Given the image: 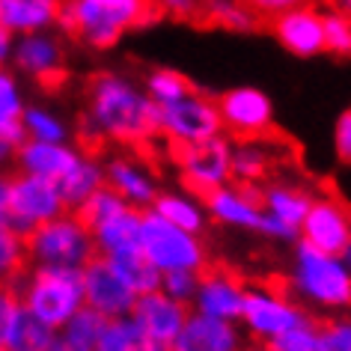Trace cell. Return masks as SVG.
I'll return each mask as SVG.
<instances>
[{"instance_id":"obj_47","label":"cell","mask_w":351,"mask_h":351,"mask_svg":"<svg viewBox=\"0 0 351 351\" xmlns=\"http://www.w3.org/2000/svg\"><path fill=\"white\" fill-rule=\"evenodd\" d=\"M12 48H15V33H10L0 24V69L12 63Z\"/></svg>"},{"instance_id":"obj_22","label":"cell","mask_w":351,"mask_h":351,"mask_svg":"<svg viewBox=\"0 0 351 351\" xmlns=\"http://www.w3.org/2000/svg\"><path fill=\"white\" fill-rule=\"evenodd\" d=\"M63 0H0V24L10 33H36L60 24Z\"/></svg>"},{"instance_id":"obj_3","label":"cell","mask_w":351,"mask_h":351,"mask_svg":"<svg viewBox=\"0 0 351 351\" xmlns=\"http://www.w3.org/2000/svg\"><path fill=\"white\" fill-rule=\"evenodd\" d=\"M19 292V301L27 313L60 330L84 306V286L77 268H48L30 265L24 274L10 283Z\"/></svg>"},{"instance_id":"obj_40","label":"cell","mask_w":351,"mask_h":351,"mask_svg":"<svg viewBox=\"0 0 351 351\" xmlns=\"http://www.w3.org/2000/svg\"><path fill=\"white\" fill-rule=\"evenodd\" d=\"M319 342L322 351H351V319L337 315L330 322L319 324Z\"/></svg>"},{"instance_id":"obj_45","label":"cell","mask_w":351,"mask_h":351,"mask_svg":"<svg viewBox=\"0 0 351 351\" xmlns=\"http://www.w3.org/2000/svg\"><path fill=\"white\" fill-rule=\"evenodd\" d=\"M10 179L0 170V226H10Z\"/></svg>"},{"instance_id":"obj_46","label":"cell","mask_w":351,"mask_h":351,"mask_svg":"<svg viewBox=\"0 0 351 351\" xmlns=\"http://www.w3.org/2000/svg\"><path fill=\"white\" fill-rule=\"evenodd\" d=\"M48 351H95V348L84 346V342H77V339H72V337H66L63 330H57V337H54V342L48 346Z\"/></svg>"},{"instance_id":"obj_31","label":"cell","mask_w":351,"mask_h":351,"mask_svg":"<svg viewBox=\"0 0 351 351\" xmlns=\"http://www.w3.org/2000/svg\"><path fill=\"white\" fill-rule=\"evenodd\" d=\"M54 337H57V330L51 328V324H45L42 319H36V315L21 306L10 333H6L3 351H48Z\"/></svg>"},{"instance_id":"obj_11","label":"cell","mask_w":351,"mask_h":351,"mask_svg":"<svg viewBox=\"0 0 351 351\" xmlns=\"http://www.w3.org/2000/svg\"><path fill=\"white\" fill-rule=\"evenodd\" d=\"M223 131L235 137H268L274 128V108L271 99L256 86H235L217 99Z\"/></svg>"},{"instance_id":"obj_52","label":"cell","mask_w":351,"mask_h":351,"mask_svg":"<svg viewBox=\"0 0 351 351\" xmlns=\"http://www.w3.org/2000/svg\"><path fill=\"white\" fill-rule=\"evenodd\" d=\"M247 3H250V0H247Z\"/></svg>"},{"instance_id":"obj_34","label":"cell","mask_w":351,"mask_h":351,"mask_svg":"<svg viewBox=\"0 0 351 351\" xmlns=\"http://www.w3.org/2000/svg\"><path fill=\"white\" fill-rule=\"evenodd\" d=\"M203 10L215 24L230 30H250L256 24V10L247 0H206Z\"/></svg>"},{"instance_id":"obj_7","label":"cell","mask_w":351,"mask_h":351,"mask_svg":"<svg viewBox=\"0 0 351 351\" xmlns=\"http://www.w3.org/2000/svg\"><path fill=\"white\" fill-rule=\"evenodd\" d=\"M170 158L179 167L182 182L197 197H206L208 191L226 185L232 179V140L215 134L199 143L170 146Z\"/></svg>"},{"instance_id":"obj_39","label":"cell","mask_w":351,"mask_h":351,"mask_svg":"<svg viewBox=\"0 0 351 351\" xmlns=\"http://www.w3.org/2000/svg\"><path fill=\"white\" fill-rule=\"evenodd\" d=\"M197 283H199V271H164L161 274V292H167L170 298L182 304H194V295H197Z\"/></svg>"},{"instance_id":"obj_28","label":"cell","mask_w":351,"mask_h":351,"mask_svg":"<svg viewBox=\"0 0 351 351\" xmlns=\"http://www.w3.org/2000/svg\"><path fill=\"white\" fill-rule=\"evenodd\" d=\"M24 99L19 90V77H15L10 69H0V134L6 140H12L15 146H21L27 140V131H24Z\"/></svg>"},{"instance_id":"obj_42","label":"cell","mask_w":351,"mask_h":351,"mask_svg":"<svg viewBox=\"0 0 351 351\" xmlns=\"http://www.w3.org/2000/svg\"><path fill=\"white\" fill-rule=\"evenodd\" d=\"M333 149H337L342 164H351V108L346 113H339V119H337V128H333Z\"/></svg>"},{"instance_id":"obj_35","label":"cell","mask_w":351,"mask_h":351,"mask_svg":"<svg viewBox=\"0 0 351 351\" xmlns=\"http://www.w3.org/2000/svg\"><path fill=\"white\" fill-rule=\"evenodd\" d=\"M24 131L27 140H48V143H66L69 125L48 108H24Z\"/></svg>"},{"instance_id":"obj_23","label":"cell","mask_w":351,"mask_h":351,"mask_svg":"<svg viewBox=\"0 0 351 351\" xmlns=\"http://www.w3.org/2000/svg\"><path fill=\"white\" fill-rule=\"evenodd\" d=\"M277 164L280 158L265 137H241L239 143H232V179L244 185H259L274 173Z\"/></svg>"},{"instance_id":"obj_18","label":"cell","mask_w":351,"mask_h":351,"mask_svg":"<svg viewBox=\"0 0 351 351\" xmlns=\"http://www.w3.org/2000/svg\"><path fill=\"white\" fill-rule=\"evenodd\" d=\"M244 337L232 322L206 313H188L182 330L176 333L170 351H241Z\"/></svg>"},{"instance_id":"obj_27","label":"cell","mask_w":351,"mask_h":351,"mask_svg":"<svg viewBox=\"0 0 351 351\" xmlns=\"http://www.w3.org/2000/svg\"><path fill=\"white\" fill-rule=\"evenodd\" d=\"M95 351H170V346L146 337L131 315H122V319H108Z\"/></svg>"},{"instance_id":"obj_29","label":"cell","mask_w":351,"mask_h":351,"mask_svg":"<svg viewBox=\"0 0 351 351\" xmlns=\"http://www.w3.org/2000/svg\"><path fill=\"white\" fill-rule=\"evenodd\" d=\"M110 262V268L125 280V283L134 289V295H143V292H152V289L161 286V271H158L152 262L146 259V253L140 247H131V250H122V253H110L104 256Z\"/></svg>"},{"instance_id":"obj_26","label":"cell","mask_w":351,"mask_h":351,"mask_svg":"<svg viewBox=\"0 0 351 351\" xmlns=\"http://www.w3.org/2000/svg\"><path fill=\"white\" fill-rule=\"evenodd\" d=\"M104 185V167L95 161L93 152H84L75 161V167L66 176L57 179V191L63 197L66 208H75L77 203H84L93 191H99Z\"/></svg>"},{"instance_id":"obj_20","label":"cell","mask_w":351,"mask_h":351,"mask_svg":"<svg viewBox=\"0 0 351 351\" xmlns=\"http://www.w3.org/2000/svg\"><path fill=\"white\" fill-rule=\"evenodd\" d=\"M104 185L113 188L117 194L134 208H146L155 203L158 197V185L152 170L131 155H113L104 164Z\"/></svg>"},{"instance_id":"obj_8","label":"cell","mask_w":351,"mask_h":351,"mask_svg":"<svg viewBox=\"0 0 351 351\" xmlns=\"http://www.w3.org/2000/svg\"><path fill=\"white\" fill-rule=\"evenodd\" d=\"M215 134H223L217 101L199 95L197 90L170 104H158V137H164L167 146L199 143Z\"/></svg>"},{"instance_id":"obj_15","label":"cell","mask_w":351,"mask_h":351,"mask_svg":"<svg viewBox=\"0 0 351 351\" xmlns=\"http://www.w3.org/2000/svg\"><path fill=\"white\" fill-rule=\"evenodd\" d=\"M298 232H301L304 244H310L315 250L342 253L351 241V212L339 199H313Z\"/></svg>"},{"instance_id":"obj_10","label":"cell","mask_w":351,"mask_h":351,"mask_svg":"<svg viewBox=\"0 0 351 351\" xmlns=\"http://www.w3.org/2000/svg\"><path fill=\"white\" fill-rule=\"evenodd\" d=\"M66 203L57 191V182L36 173H15L10 179V226L21 235L33 226L63 215Z\"/></svg>"},{"instance_id":"obj_51","label":"cell","mask_w":351,"mask_h":351,"mask_svg":"<svg viewBox=\"0 0 351 351\" xmlns=\"http://www.w3.org/2000/svg\"><path fill=\"white\" fill-rule=\"evenodd\" d=\"M337 3H339L342 10H346V12H351V0H337Z\"/></svg>"},{"instance_id":"obj_32","label":"cell","mask_w":351,"mask_h":351,"mask_svg":"<svg viewBox=\"0 0 351 351\" xmlns=\"http://www.w3.org/2000/svg\"><path fill=\"white\" fill-rule=\"evenodd\" d=\"M30 268L24 235L12 226H0V283H15Z\"/></svg>"},{"instance_id":"obj_38","label":"cell","mask_w":351,"mask_h":351,"mask_svg":"<svg viewBox=\"0 0 351 351\" xmlns=\"http://www.w3.org/2000/svg\"><path fill=\"white\" fill-rule=\"evenodd\" d=\"M324 21V51L333 54H351V12L333 10L322 15Z\"/></svg>"},{"instance_id":"obj_36","label":"cell","mask_w":351,"mask_h":351,"mask_svg":"<svg viewBox=\"0 0 351 351\" xmlns=\"http://www.w3.org/2000/svg\"><path fill=\"white\" fill-rule=\"evenodd\" d=\"M143 90L155 104H170L176 99H182V95H188L191 90H194V84H191L182 72H173V69H155V72L146 77Z\"/></svg>"},{"instance_id":"obj_17","label":"cell","mask_w":351,"mask_h":351,"mask_svg":"<svg viewBox=\"0 0 351 351\" xmlns=\"http://www.w3.org/2000/svg\"><path fill=\"white\" fill-rule=\"evenodd\" d=\"M206 212L223 226H239V230H253L259 232L262 223V203H259V191L256 185H221L215 191H208L203 197Z\"/></svg>"},{"instance_id":"obj_33","label":"cell","mask_w":351,"mask_h":351,"mask_svg":"<svg viewBox=\"0 0 351 351\" xmlns=\"http://www.w3.org/2000/svg\"><path fill=\"white\" fill-rule=\"evenodd\" d=\"M125 208H131V206L117 194V191L108 188V185H101L99 191H93V194L84 199V203H77L72 212L81 217V221L90 226V232H93L99 223H104L108 217L119 215V212H125Z\"/></svg>"},{"instance_id":"obj_49","label":"cell","mask_w":351,"mask_h":351,"mask_svg":"<svg viewBox=\"0 0 351 351\" xmlns=\"http://www.w3.org/2000/svg\"><path fill=\"white\" fill-rule=\"evenodd\" d=\"M339 256H342V262H346V268L351 271V241L346 244V250H342V253H339Z\"/></svg>"},{"instance_id":"obj_41","label":"cell","mask_w":351,"mask_h":351,"mask_svg":"<svg viewBox=\"0 0 351 351\" xmlns=\"http://www.w3.org/2000/svg\"><path fill=\"white\" fill-rule=\"evenodd\" d=\"M21 310V301H19V292L10 286V283H0V351H3V342H6V333H10L15 315Z\"/></svg>"},{"instance_id":"obj_50","label":"cell","mask_w":351,"mask_h":351,"mask_svg":"<svg viewBox=\"0 0 351 351\" xmlns=\"http://www.w3.org/2000/svg\"><path fill=\"white\" fill-rule=\"evenodd\" d=\"M241 351H271L268 346H262V342H259V346H250V348H241Z\"/></svg>"},{"instance_id":"obj_14","label":"cell","mask_w":351,"mask_h":351,"mask_svg":"<svg viewBox=\"0 0 351 351\" xmlns=\"http://www.w3.org/2000/svg\"><path fill=\"white\" fill-rule=\"evenodd\" d=\"M66 63V51L51 30H36V33H21L15 36L12 48V66L21 75L33 77L39 84H51L63 75Z\"/></svg>"},{"instance_id":"obj_48","label":"cell","mask_w":351,"mask_h":351,"mask_svg":"<svg viewBox=\"0 0 351 351\" xmlns=\"http://www.w3.org/2000/svg\"><path fill=\"white\" fill-rule=\"evenodd\" d=\"M15 152H19V146H15L12 140H6L3 134H0V170H3L6 164L15 161Z\"/></svg>"},{"instance_id":"obj_30","label":"cell","mask_w":351,"mask_h":351,"mask_svg":"<svg viewBox=\"0 0 351 351\" xmlns=\"http://www.w3.org/2000/svg\"><path fill=\"white\" fill-rule=\"evenodd\" d=\"M155 215H161L164 221H170L176 226L188 232H203V226L208 221V212L206 206H199L194 197H185V194H167V191H158L155 203L149 206Z\"/></svg>"},{"instance_id":"obj_21","label":"cell","mask_w":351,"mask_h":351,"mask_svg":"<svg viewBox=\"0 0 351 351\" xmlns=\"http://www.w3.org/2000/svg\"><path fill=\"white\" fill-rule=\"evenodd\" d=\"M84 152L69 143H48V140H24L15 152V164L24 173H36L45 179L57 182L60 176H66L75 167V161Z\"/></svg>"},{"instance_id":"obj_9","label":"cell","mask_w":351,"mask_h":351,"mask_svg":"<svg viewBox=\"0 0 351 351\" xmlns=\"http://www.w3.org/2000/svg\"><path fill=\"white\" fill-rule=\"evenodd\" d=\"M304 319H306V313L301 310V304L289 295V289L259 286V289H247L239 322H244L250 337L265 346V342L280 337V333L289 328H295V324Z\"/></svg>"},{"instance_id":"obj_44","label":"cell","mask_w":351,"mask_h":351,"mask_svg":"<svg viewBox=\"0 0 351 351\" xmlns=\"http://www.w3.org/2000/svg\"><path fill=\"white\" fill-rule=\"evenodd\" d=\"M310 0H250V6L256 10L259 15H280V12H289V10H295V6H306Z\"/></svg>"},{"instance_id":"obj_43","label":"cell","mask_w":351,"mask_h":351,"mask_svg":"<svg viewBox=\"0 0 351 351\" xmlns=\"http://www.w3.org/2000/svg\"><path fill=\"white\" fill-rule=\"evenodd\" d=\"M158 12L173 15V19H194L203 10V0H155Z\"/></svg>"},{"instance_id":"obj_2","label":"cell","mask_w":351,"mask_h":351,"mask_svg":"<svg viewBox=\"0 0 351 351\" xmlns=\"http://www.w3.org/2000/svg\"><path fill=\"white\" fill-rule=\"evenodd\" d=\"M155 0H63L60 24L90 48H113L131 30L158 19Z\"/></svg>"},{"instance_id":"obj_37","label":"cell","mask_w":351,"mask_h":351,"mask_svg":"<svg viewBox=\"0 0 351 351\" xmlns=\"http://www.w3.org/2000/svg\"><path fill=\"white\" fill-rule=\"evenodd\" d=\"M271 351H322L319 342V322H313L306 315L304 322H298L295 328L283 330L280 337H274L271 342H265Z\"/></svg>"},{"instance_id":"obj_16","label":"cell","mask_w":351,"mask_h":351,"mask_svg":"<svg viewBox=\"0 0 351 351\" xmlns=\"http://www.w3.org/2000/svg\"><path fill=\"white\" fill-rule=\"evenodd\" d=\"M128 315L137 322V328L146 337L164 342V346H173L176 333L182 330V324L188 319V304L176 301V298L161 292V289H152V292L137 295Z\"/></svg>"},{"instance_id":"obj_6","label":"cell","mask_w":351,"mask_h":351,"mask_svg":"<svg viewBox=\"0 0 351 351\" xmlns=\"http://www.w3.org/2000/svg\"><path fill=\"white\" fill-rule=\"evenodd\" d=\"M140 250L146 259L161 271H203L208 265L206 247L197 232H188L182 226L164 221L152 208L140 215Z\"/></svg>"},{"instance_id":"obj_4","label":"cell","mask_w":351,"mask_h":351,"mask_svg":"<svg viewBox=\"0 0 351 351\" xmlns=\"http://www.w3.org/2000/svg\"><path fill=\"white\" fill-rule=\"evenodd\" d=\"M289 283L301 301L319 310L342 313L351 306V271L339 253H324L301 241V247L295 250Z\"/></svg>"},{"instance_id":"obj_1","label":"cell","mask_w":351,"mask_h":351,"mask_svg":"<svg viewBox=\"0 0 351 351\" xmlns=\"http://www.w3.org/2000/svg\"><path fill=\"white\" fill-rule=\"evenodd\" d=\"M77 134L86 149L101 143H119L131 149L149 146L158 137V104L128 77L101 72L90 84L86 113Z\"/></svg>"},{"instance_id":"obj_19","label":"cell","mask_w":351,"mask_h":351,"mask_svg":"<svg viewBox=\"0 0 351 351\" xmlns=\"http://www.w3.org/2000/svg\"><path fill=\"white\" fill-rule=\"evenodd\" d=\"M274 36L295 57H315L324 51V21L313 6H295L274 15Z\"/></svg>"},{"instance_id":"obj_25","label":"cell","mask_w":351,"mask_h":351,"mask_svg":"<svg viewBox=\"0 0 351 351\" xmlns=\"http://www.w3.org/2000/svg\"><path fill=\"white\" fill-rule=\"evenodd\" d=\"M93 241L99 256H110V253H122L131 247H140V208H125V212L108 217L93 230Z\"/></svg>"},{"instance_id":"obj_12","label":"cell","mask_w":351,"mask_h":351,"mask_svg":"<svg viewBox=\"0 0 351 351\" xmlns=\"http://www.w3.org/2000/svg\"><path fill=\"white\" fill-rule=\"evenodd\" d=\"M81 286H84V304L90 310L101 313L104 319H122L131 313L137 295L117 271L110 268V262L104 256L90 259L81 268Z\"/></svg>"},{"instance_id":"obj_5","label":"cell","mask_w":351,"mask_h":351,"mask_svg":"<svg viewBox=\"0 0 351 351\" xmlns=\"http://www.w3.org/2000/svg\"><path fill=\"white\" fill-rule=\"evenodd\" d=\"M30 265H48V268H77L81 271L86 262L99 256L93 241V232L72 208L51 221L33 226L24 232Z\"/></svg>"},{"instance_id":"obj_13","label":"cell","mask_w":351,"mask_h":351,"mask_svg":"<svg viewBox=\"0 0 351 351\" xmlns=\"http://www.w3.org/2000/svg\"><path fill=\"white\" fill-rule=\"evenodd\" d=\"M244 295H247V286H244V280L235 274V271L223 268V265H206L199 271L194 306L206 315H215V319L239 322Z\"/></svg>"},{"instance_id":"obj_24","label":"cell","mask_w":351,"mask_h":351,"mask_svg":"<svg viewBox=\"0 0 351 351\" xmlns=\"http://www.w3.org/2000/svg\"><path fill=\"white\" fill-rule=\"evenodd\" d=\"M259 203H262V212L265 215L283 221L286 226H292V230H301L304 217L313 206V197L306 194L304 188L286 185V182H274V185L259 191Z\"/></svg>"}]
</instances>
